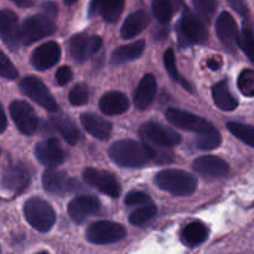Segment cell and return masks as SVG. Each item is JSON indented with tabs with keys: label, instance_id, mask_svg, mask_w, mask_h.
<instances>
[{
	"label": "cell",
	"instance_id": "1",
	"mask_svg": "<svg viewBox=\"0 0 254 254\" xmlns=\"http://www.w3.org/2000/svg\"><path fill=\"white\" fill-rule=\"evenodd\" d=\"M108 154L113 163L124 168H139L149 161L156 160L158 156V151L153 146L130 139L113 143Z\"/></svg>",
	"mask_w": 254,
	"mask_h": 254
},
{
	"label": "cell",
	"instance_id": "2",
	"mask_svg": "<svg viewBox=\"0 0 254 254\" xmlns=\"http://www.w3.org/2000/svg\"><path fill=\"white\" fill-rule=\"evenodd\" d=\"M154 181L159 189L178 196L191 195L197 188V181L191 174L175 169L160 171L155 175Z\"/></svg>",
	"mask_w": 254,
	"mask_h": 254
},
{
	"label": "cell",
	"instance_id": "3",
	"mask_svg": "<svg viewBox=\"0 0 254 254\" xmlns=\"http://www.w3.org/2000/svg\"><path fill=\"white\" fill-rule=\"evenodd\" d=\"M25 218L39 232H49L56 221L54 208L40 197H31L25 202Z\"/></svg>",
	"mask_w": 254,
	"mask_h": 254
},
{
	"label": "cell",
	"instance_id": "4",
	"mask_svg": "<svg viewBox=\"0 0 254 254\" xmlns=\"http://www.w3.org/2000/svg\"><path fill=\"white\" fill-rule=\"evenodd\" d=\"M139 134L144 143L153 148H173L181 143V136L175 130L156 122L144 123L139 129Z\"/></svg>",
	"mask_w": 254,
	"mask_h": 254
},
{
	"label": "cell",
	"instance_id": "5",
	"mask_svg": "<svg viewBox=\"0 0 254 254\" xmlns=\"http://www.w3.org/2000/svg\"><path fill=\"white\" fill-rule=\"evenodd\" d=\"M179 40L183 45L201 44L207 40V30L200 16H196L190 10H185L178 22Z\"/></svg>",
	"mask_w": 254,
	"mask_h": 254
},
{
	"label": "cell",
	"instance_id": "6",
	"mask_svg": "<svg viewBox=\"0 0 254 254\" xmlns=\"http://www.w3.org/2000/svg\"><path fill=\"white\" fill-rule=\"evenodd\" d=\"M56 31V24L47 15H32L21 24V44L31 45Z\"/></svg>",
	"mask_w": 254,
	"mask_h": 254
},
{
	"label": "cell",
	"instance_id": "7",
	"mask_svg": "<svg viewBox=\"0 0 254 254\" xmlns=\"http://www.w3.org/2000/svg\"><path fill=\"white\" fill-rule=\"evenodd\" d=\"M126 237V228L112 221L92 223L87 230V240L93 245H111Z\"/></svg>",
	"mask_w": 254,
	"mask_h": 254
},
{
	"label": "cell",
	"instance_id": "8",
	"mask_svg": "<svg viewBox=\"0 0 254 254\" xmlns=\"http://www.w3.org/2000/svg\"><path fill=\"white\" fill-rule=\"evenodd\" d=\"M21 91L29 97L30 99L41 106L49 112H57L59 106H57L56 99L52 97L47 87L42 81H40L36 77H25L20 83Z\"/></svg>",
	"mask_w": 254,
	"mask_h": 254
},
{
	"label": "cell",
	"instance_id": "9",
	"mask_svg": "<svg viewBox=\"0 0 254 254\" xmlns=\"http://www.w3.org/2000/svg\"><path fill=\"white\" fill-rule=\"evenodd\" d=\"M10 116L15 126L25 135H32L37 130L39 119L34 108L25 101H14L10 104Z\"/></svg>",
	"mask_w": 254,
	"mask_h": 254
},
{
	"label": "cell",
	"instance_id": "10",
	"mask_svg": "<svg viewBox=\"0 0 254 254\" xmlns=\"http://www.w3.org/2000/svg\"><path fill=\"white\" fill-rule=\"evenodd\" d=\"M166 119L170 122L173 126L178 128L184 129V130L193 131V133H202L212 129L213 127L207 121H205L201 117L196 114L190 113V112L181 111L176 108H169L166 111Z\"/></svg>",
	"mask_w": 254,
	"mask_h": 254
},
{
	"label": "cell",
	"instance_id": "11",
	"mask_svg": "<svg viewBox=\"0 0 254 254\" xmlns=\"http://www.w3.org/2000/svg\"><path fill=\"white\" fill-rule=\"evenodd\" d=\"M83 179L89 186L97 189L104 195L116 198L121 193V186L113 174L98 169H86L83 173Z\"/></svg>",
	"mask_w": 254,
	"mask_h": 254
},
{
	"label": "cell",
	"instance_id": "12",
	"mask_svg": "<svg viewBox=\"0 0 254 254\" xmlns=\"http://www.w3.org/2000/svg\"><path fill=\"white\" fill-rule=\"evenodd\" d=\"M0 35L2 42L11 50L16 49L21 42V25L11 10L4 9L0 14Z\"/></svg>",
	"mask_w": 254,
	"mask_h": 254
},
{
	"label": "cell",
	"instance_id": "13",
	"mask_svg": "<svg viewBox=\"0 0 254 254\" xmlns=\"http://www.w3.org/2000/svg\"><path fill=\"white\" fill-rule=\"evenodd\" d=\"M101 208V202L96 196L91 195H82L74 197L71 202L68 203V215L74 223H82L94 213L98 212Z\"/></svg>",
	"mask_w": 254,
	"mask_h": 254
},
{
	"label": "cell",
	"instance_id": "14",
	"mask_svg": "<svg viewBox=\"0 0 254 254\" xmlns=\"http://www.w3.org/2000/svg\"><path fill=\"white\" fill-rule=\"evenodd\" d=\"M35 156L45 166L56 168L64 161V151L55 138L42 140L35 146Z\"/></svg>",
	"mask_w": 254,
	"mask_h": 254
},
{
	"label": "cell",
	"instance_id": "15",
	"mask_svg": "<svg viewBox=\"0 0 254 254\" xmlns=\"http://www.w3.org/2000/svg\"><path fill=\"white\" fill-rule=\"evenodd\" d=\"M61 59V47L57 42L49 41L37 47L31 55V64L37 71L51 68Z\"/></svg>",
	"mask_w": 254,
	"mask_h": 254
},
{
	"label": "cell",
	"instance_id": "16",
	"mask_svg": "<svg viewBox=\"0 0 254 254\" xmlns=\"http://www.w3.org/2000/svg\"><path fill=\"white\" fill-rule=\"evenodd\" d=\"M42 185L47 192L55 193V195H64V193L78 189V184L76 180L68 178L64 171L54 170V169L45 171L42 176Z\"/></svg>",
	"mask_w": 254,
	"mask_h": 254
},
{
	"label": "cell",
	"instance_id": "17",
	"mask_svg": "<svg viewBox=\"0 0 254 254\" xmlns=\"http://www.w3.org/2000/svg\"><path fill=\"white\" fill-rule=\"evenodd\" d=\"M31 180L29 169L22 164L9 165L2 173V186L12 192H20Z\"/></svg>",
	"mask_w": 254,
	"mask_h": 254
},
{
	"label": "cell",
	"instance_id": "18",
	"mask_svg": "<svg viewBox=\"0 0 254 254\" xmlns=\"http://www.w3.org/2000/svg\"><path fill=\"white\" fill-rule=\"evenodd\" d=\"M216 32H217L220 41L227 49H233L237 45L240 32H238L236 20L233 19L230 12H221L220 16L217 17V21H216Z\"/></svg>",
	"mask_w": 254,
	"mask_h": 254
},
{
	"label": "cell",
	"instance_id": "19",
	"mask_svg": "<svg viewBox=\"0 0 254 254\" xmlns=\"http://www.w3.org/2000/svg\"><path fill=\"white\" fill-rule=\"evenodd\" d=\"M193 169L205 176L221 178L230 171V165L223 159L213 155H206L193 161Z\"/></svg>",
	"mask_w": 254,
	"mask_h": 254
},
{
	"label": "cell",
	"instance_id": "20",
	"mask_svg": "<svg viewBox=\"0 0 254 254\" xmlns=\"http://www.w3.org/2000/svg\"><path fill=\"white\" fill-rule=\"evenodd\" d=\"M156 94V79L153 74L148 73L141 78L134 94V104L138 109L144 111L153 103Z\"/></svg>",
	"mask_w": 254,
	"mask_h": 254
},
{
	"label": "cell",
	"instance_id": "21",
	"mask_svg": "<svg viewBox=\"0 0 254 254\" xmlns=\"http://www.w3.org/2000/svg\"><path fill=\"white\" fill-rule=\"evenodd\" d=\"M99 108L107 116H119L129 109V99L122 92H108L99 101Z\"/></svg>",
	"mask_w": 254,
	"mask_h": 254
},
{
	"label": "cell",
	"instance_id": "22",
	"mask_svg": "<svg viewBox=\"0 0 254 254\" xmlns=\"http://www.w3.org/2000/svg\"><path fill=\"white\" fill-rule=\"evenodd\" d=\"M81 124L83 128L94 138L106 140L112 131V124L102 117L93 113H84L81 116Z\"/></svg>",
	"mask_w": 254,
	"mask_h": 254
},
{
	"label": "cell",
	"instance_id": "23",
	"mask_svg": "<svg viewBox=\"0 0 254 254\" xmlns=\"http://www.w3.org/2000/svg\"><path fill=\"white\" fill-rule=\"evenodd\" d=\"M150 22V17H149L148 12L144 10H139V11L133 12L127 17L124 21L123 26H122L121 35L124 40L133 39V37L138 36L141 31L146 29V26Z\"/></svg>",
	"mask_w": 254,
	"mask_h": 254
},
{
	"label": "cell",
	"instance_id": "24",
	"mask_svg": "<svg viewBox=\"0 0 254 254\" xmlns=\"http://www.w3.org/2000/svg\"><path fill=\"white\" fill-rule=\"evenodd\" d=\"M144 49H145V42L143 40H139V41L131 42L129 45H124V46L118 47L112 54L111 64H127V62L134 61V60L139 59L141 56V54L144 52Z\"/></svg>",
	"mask_w": 254,
	"mask_h": 254
},
{
	"label": "cell",
	"instance_id": "25",
	"mask_svg": "<svg viewBox=\"0 0 254 254\" xmlns=\"http://www.w3.org/2000/svg\"><path fill=\"white\" fill-rule=\"evenodd\" d=\"M212 97L216 106L225 112H232L238 107V101L231 92L227 81L218 82L213 86Z\"/></svg>",
	"mask_w": 254,
	"mask_h": 254
},
{
	"label": "cell",
	"instance_id": "26",
	"mask_svg": "<svg viewBox=\"0 0 254 254\" xmlns=\"http://www.w3.org/2000/svg\"><path fill=\"white\" fill-rule=\"evenodd\" d=\"M208 237V230L202 222H191L181 232V241L189 247H196L205 242Z\"/></svg>",
	"mask_w": 254,
	"mask_h": 254
},
{
	"label": "cell",
	"instance_id": "27",
	"mask_svg": "<svg viewBox=\"0 0 254 254\" xmlns=\"http://www.w3.org/2000/svg\"><path fill=\"white\" fill-rule=\"evenodd\" d=\"M52 127L60 131L62 138H64L68 144L76 145V144L78 143L79 138H81V133H79L76 124H74L69 118L64 116L55 117V118L52 119Z\"/></svg>",
	"mask_w": 254,
	"mask_h": 254
},
{
	"label": "cell",
	"instance_id": "28",
	"mask_svg": "<svg viewBox=\"0 0 254 254\" xmlns=\"http://www.w3.org/2000/svg\"><path fill=\"white\" fill-rule=\"evenodd\" d=\"M181 5H183V0H154V16L161 24H168Z\"/></svg>",
	"mask_w": 254,
	"mask_h": 254
},
{
	"label": "cell",
	"instance_id": "29",
	"mask_svg": "<svg viewBox=\"0 0 254 254\" xmlns=\"http://www.w3.org/2000/svg\"><path fill=\"white\" fill-rule=\"evenodd\" d=\"M69 54L74 61H86L89 56H92L91 50H89V37H86L82 34L74 35L69 40Z\"/></svg>",
	"mask_w": 254,
	"mask_h": 254
},
{
	"label": "cell",
	"instance_id": "30",
	"mask_svg": "<svg viewBox=\"0 0 254 254\" xmlns=\"http://www.w3.org/2000/svg\"><path fill=\"white\" fill-rule=\"evenodd\" d=\"M237 45L254 64V29L250 21L243 22L242 31L238 35Z\"/></svg>",
	"mask_w": 254,
	"mask_h": 254
},
{
	"label": "cell",
	"instance_id": "31",
	"mask_svg": "<svg viewBox=\"0 0 254 254\" xmlns=\"http://www.w3.org/2000/svg\"><path fill=\"white\" fill-rule=\"evenodd\" d=\"M164 64H165L166 71H168V73L170 74L171 78H173L174 81L180 83L181 86H183L185 89H188V91L190 92L193 91L190 82H189L188 79L184 78V77L181 76L180 72L178 71V67H176V62H175V54H174V51L171 49L166 50L165 51V55H164Z\"/></svg>",
	"mask_w": 254,
	"mask_h": 254
},
{
	"label": "cell",
	"instance_id": "32",
	"mask_svg": "<svg viewBox=\"0 0 254 254\" xmlns=\"http://www.w3.org/2000/svg\"><path fill=\"white\" fill-rule=\"evenodd\" d=\"M124 9V0H102L99 14L106 21L114 22L119 19Z\"/></svg>",
	"mask_w": 254,
	"mask_h": 254
},
{
	"label": "cell",
	"instance_id": "33",
	"mask_svg": "<svg viewBox=\"0 0 254 254\" xmlns=\"http://www.w3.org/2000/svg\"><path fill=\"white\" fill-rule=\"evenodd\" d=\"M221 141H222V138H221L220 131L212 128L207 131L198 133L195 143L196 146L201 150H213L221 145Z\"/></svg>",
	"mask_w": 254,
	"mask_h": 254
},
{
	"label": "cell",
	"instance_id": "34",
	"mask_svg": "<svg viewBox=\"0 0 254 254\" xmlns=\"http://www.w3.org/2000/svg\"><path fill=\"white\" fill-rule=\"evenodd\" d=\"M227 129L247 145L254 148V127L248 124L237 123V122H230L227 123Z\"/></svg>",
	"mask_w": 254,
	"mask_h": 254
},
{
	"label": "cell",
	"instance_id": "35",
	"mask_svg": "<svg viewBox=\"0 0 254 254\" xmlns=\"http://www.w3.org/2000/svg\"><path fill=\"white\" fill-rule=\"evenodd\" d=\"M156 207L154 205H145L143 207L138 208L134 211L130 216H129V222L133 226H144L145 223L150 222L154 217H155Z\"/></svg>",
	"mask_w": 254,
	"mask_h": 254
},
{
	"label": "cell",
	"instance_id": "36",
	"mask_svg": "<svg viewBox=\"0 0 254 254\" xmlns=\"http://www.w3.org/2000/svg\"><path fill=\"white\" fill-rule=\"evenodd\" d=\"M198 16L206 22H210L217 7V0H192Z\"/></svg>",
	"mask_w": 254,
	"mask_h": 254
},
{
	"label": "cell",
	"instance_id": "37",
	"mask_svg": "<svg viewBox=\"0 0 254 254\" xmlns=\"http://www.w3.org/2000/svg\"><path fill=\"white\" fill-rule=\"evenodd\" d=\"M237 86L241 93L246 97H254V71L243 69L237 79Z\"/></svg>",
	"mask_w": 254,
	"mask_h": 254
},
{
	"label": "cell",
	"instance_id": "38",
	"mask_svg": "<svg viewBox=\"0 0 254 254\" xmlns=\"http://www.w3.org/2000/svg\"><path fill=\"white\" fill-rule=\"evenodd\" d=\"M89 98V91L88 87L83 83H78L76 86H73V88L69 91L68 94V101L72 106L79 107L83 106L88 102Z\"/></svg>",
	"mask_w": 254,
	"mask_h": 254
},
{
	"label": "cell",
	"instance_id": "39",
	"mask_svg": "<svg viewBox=\"0 0 254 254\" xmlns=\"http://www.w3.org/2000/svg\"><path fill=\"white\" fill-rule=\"evenodd\" d=\"M0 74L6 79H15L19 76L17 69L5 54H0Z\"/></svg>",
	"mask_w": 254,
	"mask_h": 254
},
{
	"label": "cell",
	"instance_id": "40",
	"mask_svg": "<svg viewBox=\"0 0 254 254\" xmlns=\"http://www.w3.org/2000/svg\"><path fill=\"white\" fill-rule=\"evenodd\" d=\"M124 202L128 206L145 205V203L150 202V196L145 192H141V191H131L126 196Z\"/></svg>",
	"mask_w": 254,
	"mask_h": 254
},
{
	"label": "cell",
	"instance_id": "41",
	"mask_svg": "<svg viewBox=\"0 0 254 254\" xmlns=\"http://www.w3.org/2000/svg\"><path fill=\"white\" fill-rule=\"evenodd\" d=\"M72 79V71L68 66H62L56 72V82L60 86H66Z\"/></svg>",
	"mask_w": 254,
	"mask_h": 254
},
{
	"label": "cell",
	"instance_id": "42",
	"mask_svg": "<svg viewBox=\"0 0 254 254\" xmlns=\"http://www.w3.org/2000/svg\"><path fill=\"white\" fill-rule=\"evenodd\" d=\"M227 1L230 2L232 9L237 14H240L243 17H248V15H250V7H248L246 0H227Z\"/></svg>",
	"mask_w": 254,
	"mask_h": 254
},
{
	"label": "cell",
	"instance_id": "43",
	"mask_svg": "<svg viewBox=\"0 0 254 254\" xmlns=\"http://www.w3.org/2000/svg\"><path fill=\"white\" fill-rule=\"evenodd\" d=\"M41 9L44 10L45 14L50 17L57 16V12H59V6H57L56 2L54 1H45L41 5Z\"/></svg>",
	"mask_w": 254,
	"mask_h": 254
},
{
	"label": "cell",
	"instance_id": "44",
	"mask_svg": "<svg viewBox=\"0 0 254 254\" xmlns=\"http://www.w3.org/2000/svg\"><path fill=\"white\" fill-rule=\"evenodd\" d=\"M101 4H102V0H92L88 7L89 16H94L96 14H98L99 9H101Z\"/></svg>",
	"mask_w": 254,
	"mask_h": 254
},
{
	"label": "cell",
	"instance_id": "45",
	"mask_svg": "<svg viewBox=\"0 0 254 254\" xmlns=\"http://www.w3.org/2000/svg\"><path fill=\"white\" fill-rule=\"evenodd\" d=\"M16 5L21 7H27V6H31L34 4V0H12Z\"/></svg>",
	"mask_w": 254,
	"mask_h": 254
},
{
	"label": "cell",
	"instance_id": "46",
	"mask_svg": "<svg viewBox=\"0 0 254 254\" xmlns=\"http://www.w3.org/2000/svg\"><path fill=\"white\" fill-rule=\"evenodd\" d=\"M208 66H210L212 69L220 68V66H218V61H217V60H215V59L208 60Z\"/></svg>",
	"mask_w": 254,
	"mask_h": 254
},
{
	"label": "cell",
	"instance_id": "47",
	"mask_svg": "<svg viewBox=\"0 0 254 254\" xmlns=\"http://www.w3.org/2000/svg\"><path fill=\"white\" fill-rule=\"evenodd\" d=\"M6 129V116H5L4 111L1 109V133Z\"/></svg>",
	"mask_w": 254,
	"mask_h": 254
},
{
	"label": "cell",
	"instance_id": "48",
	"mask_svg": "<svg viewBox=\"0 0 254 254\" xmlns=\"http://www.w3.org/2000/svg\"><path fill=\"white\" fill-rule=\"evenodd\" d=\"M76 1H78V0H64V4L66 5H72L74 4Z\"/></svg>",
	"mask_w": 254,
	"mask_h": 254
}]
</instances>
